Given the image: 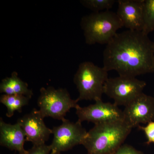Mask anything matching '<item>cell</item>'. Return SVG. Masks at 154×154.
<instances>
[{
    "mask_svg": "<svg viewBox=\"0 0 154 154\" xmlns=\"http://www.w3.org/2000/svg\"><path fill=\"white\" fill-rule=\"evenodd\" d=\"M146 83L136 77L119 75L108 78L104 87V94L113 99L114 104L126 106L143 93Z\"/></svg>",
    "mask_w": 154,
    "mask_h": 154,
    "instance_id": "6",
    "label": "cell"
},
{
    "mask_svg": "<svg viewBox=\"0 0 154 154\" xmlns=\"http://www.w3.org/2000/svg\"><path fill=\"white\" fill-rule=\"evenodd\" d=\"M30 99L22 95L3 94L0 97V102L7 107V116L11 117L16 111L21 113L22 107L28 105Z\"/></svg>",
    "mask_w": 154,
    "mask_h": 154,
    "instance_id": "14",
    "label": "cell"
},
{
    "mask_svg": "<svg viewBox=\"0 0 154 154\" xmlns=\"http://www.w3.org/2000/svg\"><path fill=\"white\" fill-rule=\"evenodd\" d=\"M51 152L50 146L43 144L39 145H33L31 149L27 150L26 154H49Z\"/></svg>",
    "mask_w": 154,
    "mask_h": 154,
    "instance_id": "18",
    "label": "cell"
},
{
    "mask_svg": "<svg viewBox=\"0 0 154 154\" xmlns=\"http://www.w3.org/2000/svg\"><path fill=\"white\" fill-rule=\"evenodd\" d=\"M112 154H145L130 145L123 144Z\"/></svg>",
    "mask_w": 154,
    "mask_h": 154,
    "instance_id": "19",
    "label": "cell"
},
{
    "mask_svg": "<svg viewBox=\"0 0 154 154\" xmlns=\"http://www.w3.org/2000/svg\"><path fill=\"white\" fill-rule=\"evenodd\" d=\"M133 128L124 119L95 124L82 145L88 154H112L123 144Z\"/></svg>",
    "mask_w": 154,
    "mask_h": 154,
    "instance_id": "2",
    "label": "cell"
},
{
    "mask_svg": "<svg viewBox=\"0 0 154 154\" xmlns=\"http://www.w3.org/2000/svg\"><path fill=\"white\" fill-rule=\"evenodd\" d=\"M79 120L91 122L94 124L124 119L123 111L114 103L104 102L102 99H97L95 103L87 106H79L76 109Z\"/></svg>",
    "mask_w": 154,
    "mask_h": 154,
    "instance_id": "8",
    "label": "cell"
},
{
    "mask_svg": "<svg viewBox=\"0 0 154 154\" xmlns=\"http://www.w3.org/2000/svg\"><path fill=\"white\" fill-rule=\"evenodd\" d=\"M26 141L25 133L18 122L8 124L0 119V145L11 150L17 151L19 154H26L24 149Z\"/></svg>",
    "mask_w": 154,
    "mask_h": 154,
    "instance_id": "12",
    "label": "cell"
},
{
    "mask_svg": "<svg viewBox=\"0 0 154 154\" xmlns=\"http://www.w3.org/2000/svg\"><path fill=\"white\" fill-rule=\"evenodd\" d=\"M103 67L119 75L136 77L154 72V42L140 31L118 33L107 45Z\"/></svg>",
    "mask_w": 154,
    "mask_h": 154,
    "instance_id": "1",
    "label": "cell"
},
{
    "mask_svg": "<svg viewBox=\"0 0 154 154\" xmlns=\"http://www.w3.org/2000/svg\"><path fill=\"white\" fill-rule=\"evenodd\" d=\"M81 26L86 43L107 45L123 27L116 13L110 11L93 13L82 17Z\"/></svg>",
    "mask_w": 154,
    "mask_h": 154,
    "instance_id": "3",
    "label": "cell"
},
{
    "mask_svg": "<svg viewBox=\"0 0 154 154\" xmlns=\"http://www.w3.org/2000/svg\"><path fill=\"white\" fill-rule=\"evenodd\" d=\"M77 99H72L66 89L53 87L42 88L37 104L44 118L51 117L61 120L72 108L76 109L79 106Z\"/></svg>",
    "mask_w": 154,
    "mask_h": 154,
    "instance_id": "5",
    "label": "cell"
},
{
    "mask_svg": "<svg viewBox=\"0 0 154 154\" xmlns=\"http://www.w3.org/2000/svg\"><path fill=\"white\" fill-rule=\"evenodd\" d=\"M116 2L115 0H82L80 3L87 8L98 13L102 11H109Z\"/></svg>",
    "mask_w": 154,
    "mask_h": 154,
    "instance_id": "16",
    "label": "cell"
},
{
    "mask_svg": "<svg viewBox=\"0 0 154 154\" xmlns=\"http://www.w3.org/2000/svg\"></svg>",
    "mask_w": 154,
    "mask_h": 154,
    "instance_id": "20",
    "label": "cell"
},
{
    "mask_svg": "<svg viewBox=\"0 0 154 154\" xmlns=\"http://www.w3.org/2000/svg\"><path fill=\"white\" fill-rule=\"evenodd\" d=\"M0 92L7 95H22L30 99L33 95V91L28 88V84L21 79L16 72H13L11 76L2 80Z\"/></svg>",
    "mask_w": 154,
    "mask_h": 154,
    "instance_id": "13",
    "label": "cell"
},
{
    "mask_svg": "<svg viewBox=\"0 0 154 154\" xmlns=\"http://www.w3.org/2000/svg\"><path fill=\"white\" fill-rule=\"evenodd\" d=\"M153 31H154V0H144L142 32L148 35Z\"/></svg>",
    "mask_w": 154,
    "mask_h": 154,
    "instance_id": "15",
    "label": "cell"
},
{
    "mask_svg": "<svg viewBox=\"0 0 154 154\" xmlns=\"http://www.w3.org/2000/svg\"><path fill=\"white\" fill-rule=\"evenodd\" d=\"M139 128L143 131L146 137V144L154 143V121L151 122L147 124L146 126L139 125Z\"/></svg>",
    "mask_w": 154,
    "mask_h": 154,
    "instance_id": "17",
    "label": "cell"
},
{
    "mask_svg": "<svg viewBox=\"0 0 154 154\" xmlns=\"http://www.w3.org/2000/svg\"><path fill=\"white\" fill-rule=\"evenodd\" d=\"M144 0H119L117 16L123 27L142 31L143 26Z\"/></svg>",
    "mask_w": 154,
    "mask_h": 154,
    "instance_id": "11",
    "label": "cell"
},
{
    "mask_svg": "<svg viewBox=\"0 0 154 154\" xmlns=\"http://www.w3.org/2000/svg\"></svg>",
    "mask_w": 154,
    "mask_h": 154,
    "instance_id": "21",
    "label": "cell"
},
{
    "mask_svg": "<svg viewBox=\"0 0 154 154\" xmlns=\"http://www.w3.org/2000/svg\"><path fill=\"white\" fill-rule=\"evenodd\" d=\"M44 118L39 110L34 108L18 119L17 122L25 133L26 141L30 142L33 145H39L45 144L48 140L52 129L45 125Z\"/></svg>",
    "mask_w": 154,
    "mask_h": 154,
    "instance_id": "9",
    "label": "cell"
},
{
    "mask_svg": "<svg viewBox=\"0 0 154 154\" xmlns=\"http://www.w3.org/2000/svg\"><path fill=\"white\" fill-rule=\"evenodd\" d=\"M124 119L133 128L154 121V97L142 93L125 106Z\"/></svg>",
    "mask_w": 154,
    "mask_h": 154,
    "instance_id": "10",
    "label": "cell"
},
{
    "mask_svg": "<svg viewBox=\"0 0 154 154\" xmlns=\"http://www.w3.org/2000/svg\"><path fill=\"white\" fill-rule=\"evenodd\" d=\"M87 132L82 122L79 121L72 122L65 119L61 125L52 129L54 137L50 145L51 154H60L71 149L75 146L82 145Z\"/></svg>",
    "mask_w": 154,
    "mask_h": 154,
    "instance_id": "7",
    "label": "cell"
},
{
    "mask_svg": "<svg viewBox=\"0 0 154 154\" xmlns=\"http://www.w3.org/2000/svg\"><path fill=\"white\" fill-rule=\"evenodd\" d=\"M108 71L91 62L80 63L74 77L79 93L77 101L102 99L104 87L108 79Z\"/></svg>",
    "mask_w": 154,
    "mask_h": 154,
    "instance_id": "4",
    "label": "cell"
}]
</instances>
